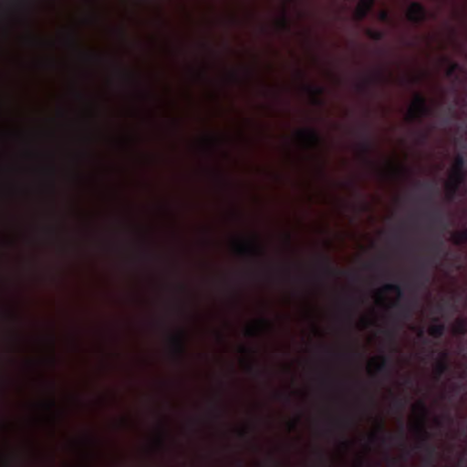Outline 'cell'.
<instances>
[{
	"label": "cell",
	"instance_id": "obj_12",
	"mask_svg": "<svg viewBox=\"0 0 467 467\" xmlns=\"http://www.w3.org/2000/svg\"><path fill=\"white\" fill-rule=\"evenodd\" d=\"M446 353H442L437 359L434 370H433V373L435 376H440L442 372H444L446 368Z\"/></svg>",
	"mask_w": 467,
	"mask_h": 467
},
{
	"label": "cell",
	"instance_id": "obj_10",
	"mask_svg": "<svg viewBox=\"0 0 467 467\" xmlns=\"http://www.w3.org/2000/svg\"><path fill=\"white\" fill-rule=\"evenodd\" d=\"M385 364V358L382 355H375L368 360L366 364V372L370 376L376 375L382 370Z\"/></svg>",
	"mask_w": 467,
	"mask_h": 467
},
{
	"label": "cell",
	"instance_id": "obj_2",
	"mask_svg": "<svg viewBox=\"0 0 467 467\" xmlns=\"http://www.w3.org/2000/svg\"><path fill=\"white\" fill-rule=\"evenodd\" d=\"M463 179V159L462 156L457 154L452 162L446 180L444 182V197L447 201H451L455 196L459 186Z\"/></svg>",
	"mask_w": 467,
	"mask_h": 467
},
{
	"label": "cell",
	"instance_id": "obj_17",
	"mask_svg": "<svg viewBox=\"0 0 467 467\" xmlns=\"http://www.w3.org/2000/svg\"><path fill=\"white\" fill-rule=\"evenodd\" d=\"M366 35L372 39L373 41H379L382 39V33L380 31H375V30H370L368 29L366 31H365Z\"/></svg>",
	"mask_w": 467,
	"mask_h": 467
},
{
	"label": "cell",
	"instance_id": "obj_18",
	"mask_svg": "<svg viewBox=\"0 0 467 467\" xmlns=\"http://www.w3.org/2000/svg\"><path fill=\"white\" fill-rule=\"evenodd\" d=\"M387 17H388V13H387V11H382L381 12H380V13H379V19H380V20H381L382 21H385V20L387 19Z\"/></svg>",
	"mask_w": 467,
	"mask_h": 467
},
{
	"label": "cell",
	"instance_id": "obj_14",
	"mask_svg": "<svg viewBox=\"0 0 467 467\" xmlns=\"http://www.w3.org/2000/svg\"><path fill=\"white\" fill-rule=\"evenodd\" d=\"M451 332L453 335L464 334L465 333V321L463 319L456 320L452 325Z\"/></svg>",
	"mask_w": 467,
	"mask_h": 467
},
{
	"label": "cell",
	"instance_id": "obj_7",
	"mask_svg": "<svg viewBox=\"0 0 467 467\" xmlns=\"http://www.w3.org/2000/svg\"><path fill=\"white\" fill-rule=\"evenodd\" d=\"M271 322L266 319H255L246 323L245 333L246 336H258L268 332L271 329Z\"/></svg>",
	"mask_w": 467,
	"mask_h": 467
},
{
	"label": "cell",
	"instance_id": "obj_9",
	"mask_svg": "<svg viewBox=\"0 0 467 467\" xmlns=\"http://www.w3.org/2000/svg\"><path fill=\"white\" fill-rule=\"evenodd\" d=\"M374 5L372 0H361L358 2L356 8L353 12V20L355 21H362L366 18L367 15L372 11Z\"/></svg>",
	"mask_w": 467,
	"mask_h": 467
},
{
	"label": "cell",
	"instance_id": "obj_3",
	"mask_svg": "<svg viewBox=\"0 0 467 467\" xmlns=\"http://www.w3.org/2000/svg\"><path fill=\"white\" fill-rule=\"evenodd\" d=\"M372 299L377 306L389 310L396 306L402 297V290L393 284H386L380 286L372 293Z\"/></svg>",
	"mask_w": 467,
	"mask_h": 467
},
{
	"label": "cell",
	"instance_id": "obj_5",
	"mask_svg": "<svg viewBox=\"0 0 467 467\" xmlns=\"http://www.w3.org/2000/svg\"><path fill=\"white\" fill-rule=\"evenodd\" d=\"M232 250L237 255H250L255 256L261 252L260 246L257 242L248 237H236L230 241Z\"/></svg>",
	"mask_w": 467,
	"mask_h": 467
},
{
	"label": "cell",
	"instance_id": "obj_8",
	"mask_svg": "<svg viewBox=\"0 0 467 467\" xmlns=\"http://www.w3.org/2000/svg\"><path fill=\"white\" fill-rule=\"evenodd\" d=\"M425 9L424 7L418 2H412L407 8L405 17L407 20L412 23H420L425 20Z\"/></svg>",
	"mask_w": 467,
	"mask_h": 467
},
{
	"label": "cell",
	"instance_id": "obj_1",
	"mask_svg": "<svg viewBox=\"0 0 467 467\" xmlns=\"http://www.w3.org/2000/svg\"><path fill=\"white\" fill-rule=\"evenodd\" d=\"M426 407L423 402L417 401L412 404L408 415V431L417 442L426 438Z\"/></svg>",
	"mask_w": 467,
	"mask_h": 467
},
{
	"label": "cell",
	"instance_id": "obj_15",
	"mask_svg": "<svg viewBox=\"0 0 467 467\" xmlns=\"http://www.w3.org/2000/svg\"><path fill=\"white\" fill-rule=\"evenodd\" d=\"M444 332V326L442 324H432L428 328V333L432 338H440Z\"/></svg>",
	"mask_w": 467,
	"mask_h": 467
},
{
	"label": "cell",
	"instance_id": "obj_19",
	"mask_svg": "<svg viewBox=\"0 0 467 467\" xmlns=\"http://www.w3.org/2000/svg\"><path fill=\"white\" fill-rule=\"evenodd\" d=\"M456 67H457L456 64H454V65H451V67H450V68H449V69L447 70V75L448 76L451 75L452 72L454 71V70L456 69Z\"/></svg>",
	"mask_w": 467,
	"mask_h": 467
},
{
	"label": "cell",
	"instance_id": "obj_13",
	"mask_svg": "<svg viewBox=\"0 0 467 467\" xmlns=\"http://www.w3.org/2000/svg\"><path fill=\"white\" fill-rule=\"evenodd\" d=\"M466 230L463 229V230H460V231H455L453 232L451 236V241L454 244V245H463L466 243Z\"/></svg>",
	"mask_w": 467,
	"mask_h": 467
},
{
	"label": "cell",
	"instance_id": "obj_11",
	"mask_svg": "<svg viewBox=\"0 0 467 467\" xmlns=\"http://www.w3.org/2000/svg\"><path fill=\"white\" fill-rule=\"evenodd\" d=\"M376 320V315L374 309L369 308L362 313L357 321L356 327L359 331H364L369 327L372 326Z\"/></svg>",
	"mask_w": 467,
	"mask_h": 467
},
{
	"label": "cell",
	"instance_id": "obj_6",
	"mask_svg": "<svg viewBox=\"0 0 467 467\" xmlns=\"http://www.w3.org/2000/svg\"><path fill=\"white\" fill-rule=\"evenodd\" d=\"M425 110V98L420 93H415L412 97L410 105L404 115V120L412 121L422 117Z\"/></svg>",
	"mask_w": 467,
	"mask_h": 467
},
{
	"label": "cell",
	"instance_id": "obj_4",
	"mask_svg": "<svg viewBox=\"0 0 467 467\" xmlns=\"http://www.w3.org/2000/svg\"><path fill=\"white\" fill-rule=\"evenodd\" d=\"M294 141L302 150H312L320 143V136L312 127H302L295 132Z\"/></svg>",
	"mask_w": 467,
	"mask_h": 467
},
{
	"label": "cell",
	"instance_id": "obj_16",
	"mask_svg": "<svg viewBox=\"0 0 467 467\" xmlns=\"http://www.w3.org/2000/svg\"><path fill=\"white\" fill-rule=\"evenodd\" d=\"M365 454H366L365 450H362L359 453H357L356 457L354 458L353 462H352V467H362Z\"/></svg>",
	"mask_w": 467,
	"mask_h": 467
}]
</instances>
